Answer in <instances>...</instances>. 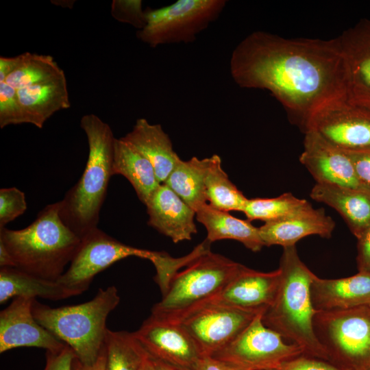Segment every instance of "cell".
<instances>
[{
    "label": "cell",
    "instance_id": "24",
    "mask_svg": "<svg viewBox=\"0 0 370 370\" xmlns=\"http://www.w3.org/2000/svg\"><path fill=\"white\" fill-rule=\"evenodd\" d=\"M196 219L207 231L206 240L210 243L231 239L241 243L249 250L257 252L264 246L259 227L249 221L238 219L229 212L217 209L208 203L196 211Z\"/></svg>",
    "mask_w": 370,
    "mask_h": 370
},
{
    "label": "cell",
    "instance_id": "26",
    "mask_svg": "<svg viewBox=\"0 0 370 370\" xmlns=\"http://www.w3.org/2000/svg\"><path fill=\"white\" fill-rule=\"evenodd\" d=\"M79 294L59 283L42 279L15 267L0 269V303L16 297H27L58 301Z\"/></svg>",
    "mask_w": 370,
    "mask_h": 370
},
{
    "label": "cell",
    "instance_id": "8",
    "mask_svg": "<svg viewBox=\"0 0 370 370\" xmlns=\"http://www.w3.org/2000/svg\"><path fill=\"white\" fill-rule=\"evenodd\" d=\"M225 0H177L156 9L145 10V26L137 38L154 48L161 45L190 43L197 36L218 19Z\"/></svg>",
    "mask_w": 370,
    "mask_h": 370
},
{
    "label": "cell",
    "instance_id": "18",
    "mask_svg": "<svg viewBox=\"0 0 370 370\" xmlns=\"http://www.w3.org/2000/svg\"><path fill=\"white\" fill-rule=\"evenodd\" d=\"M148 225L175 243L190 241L197 232L195 211L166 184H160L145 204Z\"/></svg>",
    "mask_w": 370,
    "mask_h": 370
},
{
    "label": "cell",
    "instance_id": "40",
    "mask_svg": "<svg viewBox=\"0 0 370 370\" xmlns=\"http://www.w3.org/2000/svg\"><path fill=\"white\" fill-rule=\"evenodd\" d=\"M195 370H245L232 363L217 359L211 356H202L198 360Z\"/></svg>",
    "mask_w": 370,
    "mask_h": 370
},
{
    "label": "cell",
    "instance_id": "19",
    "mask_svg": "<svg viewBox=\"0 0 370 370\" xmlns=\"http://www.w3.org/2000/svg\"><path fill=\"white\" fill-rule=\"evenodd\" d=\"M310 297L317 311L370 306V273L359 271L338 279H323L314 275Z\"/></svg>",
    "mask_w": 370,
    "mask_h": 370
},
{
    "label": "cell",
    "instance_id": "30",
    "mask_svg": "<svg viewBox=\"0 0 370 370\" xmlns=\"http://www.w3.org/2000/svg\"><path fill=\"white\" fill-rule=\"evenodd\" d=\"M64 73L52 56L25 52L21 54L18 65L5 82L18 90Z\"/></svg>",
    "mask_w": 370,
    "mask_h": 370
},
{
    "label": "cell",
    "instance_id": "31",
    "mask_svg": "<svg viewBox=\"0 0 370 370\" xmlns=\"http://www.w3.org/2000/svg\"><path fill=\"white\" fill-rule=\"evenodd\" d=\"M310 207L307 200L286 193L273 198L248 199L243 212L249 221L261 220L267 223L288 218Z\"/></svg>",
    "mask_w": 370,
    "mask_h": 370
},
{
    "label": "cell",
    "instance_id": "36",
    "mask_svg": "<svg viewBox=\"0 0 370 370\" xmlns=\"http://www.w3.org/2000/svg\"><path fill=\"white\" fill-rule=\"evenodd\" d=\"M276 370H343L333 364L304 354L284 362Z\"/></svg>",
    "mask_w": 370,
    "mask_h": 370
},
{
    "label": "cell",
    "instance_id": "9",
    "mask_svg": "<svg viewBox=\"0 0 370 370\" xmlns=\"http://www.w3.org/2000/svg\"><path fill=\"white\" fill-rule=\"evenodd\" d=\"M263 313L254 320L230 343L211 356L245 370H276L284 362L304 354L303 349L287 344L262 321Z\"/></svg>",
    "mask_w": 370,
    "mask_h": 370
},
{
    "label": "cell",
    "instance_id": "5",
    "mask_svg": "<svg viewBox=\"0 0 370 370\" xmlns=\"http://www.w3.org/2000/svg\"><path fill=\"white\" fill-rule=\"evenodd\" d=\"M119 301L117 288L110 286L77 305L51 308L34 299L32 313L40 325L71 348L78 361L91 365L104 348L107 318Z\"/></svg>",
    "mask_w": 370,
    "mask_h": 370
},
{
    "label": "cell",
    "instance_id": "13",
    "mask_svg": "<svg viewBox=\"0 0 370 370\" xmlns=\"http://www.w3.org/2000/svg\"><path fill=\"white\" fill-rule=\"evenodd\" d=\"M149 356L182 370H195L202 356L180 323L150 315L134 332Z\"/></svg>",
    "mask_w": 370,
    "mask_h": 370
},
{
    "label": "cell",
    "instance_id": "25",
    "mask_svg": "<svg viewBox=\"0 0 370 370\" xmlns=\"http://www.w3.org/2000/svg\"><path fill=\"white\" fill-rule=\"evenodd\" d=\"M112 171L130 182L145 205L160 184L151 163L121 138L114 140Z\"/></svg>",
    "mask_w": 370,
    "mask_h": 370
},
{
    "label": "cell",
    "instance_id": "7",
    "mask_svg": "<svg viewBox=\"0 0 370 370\" xmlns=\"http://www.w3.org/2000/svg\"><path fill=\"white\" fill-rule=\"evenodd\" d=\"M317 340L328 360L343 370H370V306L317 311Z\"/></svg>",
    "mask_w": 370,
    "mask_h": 370
},
{
    "label": "cell",
    "instance_id": "34",
    "mask_svg": "<svg viewBox=\"0 0 370 370\" xmlns=\"http://www.w3.org/2000/svg\"><path fill=\"white\" fill-rule=\"evenodd\" d=\"M27 209L25 193L16 187L0 189V228L23 214Z\"/></svg>",
    "mask_w": 370,
    "mask_h": 370
},
{
    "label": "cell",
    "instance_id": "23",
    "mask_svg": "<svg viewBox=\"0 0 370 370\" xmlns=\"http://www.w3.org/2000/svg\"><path fill=\"white\" fill-rule=\"evenodd\" d=\"M25 123L42 129L54 113L71 107L65 74L17 90Z\"/></svg>",
    "mask_w": 370,
    "mask_h": 370
},
{
    "label": "cell",
    "instance_id": "42",
    "mask_svg": "<svg viewBox=\"0 0 370 370\" xmlns=\"http://www.w3.org/2000/svg\"><path fill=\"white\" fill-rule=\"evenodd\" d=\"M106 350L104 348L95 363L91 365L82 364L75 358L73 362L72 370H105Z\"/></svg>",
    "mask_w": 370,
    "mask_h": 370
},
{
    "label": "cell",
    "instance_id": "32",
    "mask_svg": "<svg viewBox=\"0 0 370 370\" xmlns=\"http://www.w3.org/2000/svg\"><path fill=\"white\" fill-rule=\"evenodd\" d=\"M210 244L206 239L189 254L177 258L171 257L166 252L156 251L151 262L153 264L156 271L154 280L158 284L162 295L166 292L171 281L179 269L183 267H186L201 254L210 250Z\"/></svg>",
    "mask_w": 370,
    "mask_h": 370
},
{
    "label": "cell",
    "instance_id": "44",
    "mask_svg": "<svg viewBox=\"0 0 370 370\" xmlns=\"http://www.w3.org/2000/svg\"><path fill=\"white\" fill-rule=\"evenodd\" d=\"M149 358H151L153 363L154 370H182L160 360L152 358L150 356Z\"/></svg>",
    "mask_w": 370,
    "mask_h": 370
},
{
    "label": "cell",
    "instance_id": "39",
    "mask_svg": "<svg viewBox=\"0 0 370 370\" xmlns=\"http://www.w3.org/2000/svg\"><path fill=\"white\" fill-rule=\"evenodd\" d=\"M357 239L356 260L358 271L370 273V226Z\"/></svg>",
    "mask_w": 370,
    "mask_h": 370
},
{
    "label": "cell",
    "instance_id": "2",
    "mask_svg": "<svg viewBox=\"0 0 370 370\" xmlns=\"http://www.w3.org/2000/svg\"><path fill=\"white\" fill-rule=\"evenodd\" d=\"M0 242L10 253L15 268L58 281L77 253L82 238L62 221L57 201L46 206L23 229L0 228Z\"/></svg>",
    "mask_w": 370,
    "mask_h": 370
},
{
    "label": "cell",
    "instance_id": "12",
    "mask_svg": "<svg viewBox=\"0 0 370 370\" xmlns=\"http://www.w3.org/2000/svg\"><path fill=\"white\" fill-rule=\"evenodd\" d=\"M264 311L224 305H206L180 323L193 339L202 356H212L234 340Z\"/></svg>",
    "mask_w": 370,
    "mask_h": 370
},
{
    "label": "cell",
    "instance_id": "35",
    "mask_svg": "<svg viewBox=\"0 0 370 370\" xmlns=\"http://www.w3.org/2000/svg\"><path fill=\"white\" fill-rule=\"evenodd\" d=\"M140 0H114L111 14L117 21L128 23L138 30L146 25V13Z\"/></svg>",
    "mask_w": 370,
    "mask_h": 370
},
{
    "label": "cell",
    "instance_id": "37",
    "mask_svg": "<svg viewBox=\"0 0 370 370\" xmlns=\"http://www.w3.org/2000/svg\"><path fill=\"white\" fill-rule=\"evenodd\" d=\"M46 362L43 370H72L75 354L68 345L60 350L46 351Z\"/></svg>",
    "mask_w": 370,
    "mask_h": 370
},
{
    "label": "cell",
    "instance_id": "20",
    "mask_svg": "<svg viewBox=\"0 0 370 370\" xmlns=\"http://www.w3.org/2000/svg\"><path fill=\"white\" fill-rule=\"evenodd\" d=\"M335 227L333 219L325 214L324 210L312 207L288 218L264 223L259 227L264 246H295L301 238L318 235L330 238Z\"/></svg>",
    "mask_w": 370,
    "mask_h": 370
},
{
    "label": "cell",
    "instance_id": "6",
    "mask_svg": "<svg viewBox=\"0 0 370 370\" xmlns=\"http://www.w3.org/2000/svg\"><path fill=\"white\" fill-rule=\"evenodd\" d=\"M243 264L210 250L177 272L151 315L179 323L204 307L241 271Z\"/></svg>",
    "mask_w": 370,
    "mask_h": 370
},
{
    "label": "cell",
    "instance_id": "1",
    "mask_svg": "<svg viewBox=\"0 0 370 370\" xmlns=\"http://www.w3.org/2000/svg\"><path fill=\"white\" fill-rule=\"evenodd\" d=\"M230 71L238 86L271 92L303 130L316 110L346 95L338 38H286L255 31L233 50Z\"/></svg>",
    "mask_w": 370,
    "mask_h": 370
},
{
    "label": "cell",
    "instance_id": "22",
    "mask_svg": "<svg viewBox=\"0 0 370 370\" xmlns=\"http://www.w3.org/2000/svg\"><path fill=\"white\" fill-rule=\"evenodd\" d=\"M310 195L336 210L356 238L370 226V189L317 183Z\"/></svg>",
    "mask_w": 370,
    "mask_h": 370
},
{
    "label": "cell",
    "instance_id": "17",
    "mask_svg": "<svg viewBox=\"0 0 370 370\" xmlns=\"http://www.w3.org/2000/svg\"><path fill=\"white\" fill-rule=\"evenodd\" d=\"M280 281L279 268L271 272H260L243 265L238 274L206 305H224L265 312L276 297Z\"/></svg>",
    "mask_w": 370,
    "mask_h": 370
},
{
    "label": "cell",
    "instance_id": "38",
    "mask_svg": "<svg viewBox=\"0 0 370 370\" xmlns=\"http://www.w3.org/2000/svg\"><path fill=\"white\" fill-rule=\"evenodd\" d=\"M346 153L351 160L358 179L370 189V149Z\"/></svg>",
    "mask_w": 370,
    "mask_h": 370
},
{
    "label": "cell",
    "instance_id": "10",
    "mask_svg": "<svg viewBox=\"0 0 370 370\" xmlns=\"http://www.w3.org/2000/svg\"><path fill=\"white\" fill-rule=\"evenodd\" d=\"M156 253L122 243L97 227L82 238L69 267L58 282L81 295L97 274L116 262L130 256L151 261Z\"/></svg>",
    "mask_w": 370,
    "mask_h": 370
},
{
    "label": "cell",
    "instance_id": "14",
    "mask_svg": "<svg viewBox=\"0 0 370 370\" xmlns=\"http://www.w3.org/2000/svg\"><path fill=\"white\" fill-rule=\"evenodd\" d=\"M337 38L345 66L346 97L370 112V19L360 20Z\"/></svg>",
    "mask_w": 370,
    "mask_h": 370
},
{
    "label": "cell",
    "instance_id": "11",
    "mask_svg": "<svg viewBox=\"0 0 370 370\" xmlns=\"http://www.w3.org/2000/svg\"><path fill=\"white\" fill-rule=\"evenodd\" d=\"M312 130L345 151L370 149V112L346 95L328 101L308 118L304 131Z\"/></svg>",
    "mask_w": 370,
    "mask_h": 370
},
{
    "label": "cell",
    "instance_id": "27",
    "mask_svg": "<svg viewBox=\"0 0 370 370\" xmlns=\"http://www.w3.org/2000/svg\"><path fill=\"white\" fill-rule=\"evenodd\" d=\"M204 185L210 206L226 212H243L248 199L230 181L217 154L206 158Z\"/></svg>",
    "mask_w": 370,
    "mask_h": 370
},
{
    "label": "cell",
    "instance_id": "3",
    "mask_svg": "<svg viewBox=\"0 0 370 370\" xmlns=\"http://www.w3.org/2000/svg\"><path fill=\"white\" fill-rule=\"evenodd\" d=\"M80 127L88 144V156L78 182L59 201V214L81 238L97 228L99 213L112 176L115 137L110 125L94 114L84 115Z\"/></svg>",
    "mask_w": 370,
    "mask_h": 370
},
{
    "label": "cell",
    "instance_id": "45",
    "mask_svg": "<svg viewBox=\"0 0 370 370\" xmlns=\"http://www.w3.org/2000/svg\"><path fill=\"white\" fill-rule=\"evenodd\" d=\"M140 370H154L153 363L151 362V358L149 356V354H148V357L145 360Z\"/></svg>",
    "mask_w": 370,
    "mask_h": 370
},
{
    "label": "cell",
    "instance_id": "41",
    "mask_svg": "<svg viewBox=\"0 0 370 370\" xmlns=\"http://www.w3.org/2000/svg\"><path fill=\"white\" fill-rule=\"evenodd\" d=\"M21 60V55L7 58L0 57V82H5L6 78L16 69Z\"/></svg>",
    "mask_w": 370,
    "mask_h": 370
},
{
    "label": "cell",
    "instance_id": "29",
    "mask_svg": "<svg viewBox=\"0 0 370 370\" xmlns=\"http://www.w3.org/2000/svg\"><path fill=\"white\" fill-rule=\"evenodd\" d=\"M105 370H140L148 354L134 332L108 330Z\"/></svg>",
    "mask_w": 370,
    "mask_h": 370
},
{
    "label": "cell",
    "instance_id": "21",
    "mask_svg": "<svg viewBox=\"0 0 370 370\" xmlns=\"http://www.w3.org/2000/svg\"><path fill=\"white\" fill-rule=\"evenodd\" d=\"M121 138L151 163L160 184L166 182L181 160L162 126L145 118L138 119L132 130Z\"/></svg>",
    "mask_w": 370,
    "mask_h": 370
},
{
    "label": "cell",
    "instance_id": "33",
    "mask_svg": "<svg viewBox=\"0 0 370 370\" xmlns=\"http://www.w3.org/2000/svg\"><path fill=\"white\" fill-rule=\"evenodd\" d=\"M25 123L17 90L0 82V127Z\"/></svg>",
    "mask_w": 370,
    "mask_h": 370
},
{
    "label": "cell",
    "instance_id": "4",
    "mask_svg": "<svg viewBox=\"0 0 370 370\" xmlns=\"http://www.w3.org/2000/svg\"><path fill=\"white\" fill-rule=\"evenodd\" d=\"M279 269L280 287L273 303L262 316V323L301 347L304 355L328 360L313 328L317 310L311 301L310 284L315 274L301 260L295 245L284 247Z\"/></svg>",
    "mask_w": 370,
    "mask_h": 370
},
{
    "label": "cell",
    "instance_id": "15",
    "mask_svg": "<svg viewBox=\"0 0 370 370\" xmlns=\"http://www.w3.org/2000/svg\"><path fill=\"white\" fill-rule=\"evenodd\" d=\"M35 298L14 297L0 312V353L16 347H38L56 352L65 344L40 325L32 313Z\"/></svg>",
    "mask_w": 370,
    "mask_h": 370
},
{
    "label": "cell",
    "instance_id": "43",
    "mask_svg": "<svg viewBox=\"0 0 370 370\" xmlns=\"http://www.w3.org/2000/svg\"><path fill=\"white\" fill-rule=\"evenodd\" d=\"M0 267H14V264L10 253L1 242H0Z\"/></svg>",
    "mask_w": 370,
    "mask_h": 370
},
{
    "label": "cell",
    "instance_id": "16",
    "mask_svg": "<svg viewBox=\"0 0 370 370\" xmlns=\"http://www.w3.org/2000/svg\"><path fill=\"white\" fill-rule=\"evenodd\" d=\"M304 133V151L299 160L317 183L368 188L358 179L346 151L314 131L306 130Z\"/></svg>",
    "mask_w": 370,
    "mask_h": 370
},
{
    "label": "cell",
    "instance_id": "28",
    "mask_svg": "<svg viewBox=\"0 0 370 370\" xmlns=\"http://www.w3.org/2000/svg\"><path fill=\"white\" fill-rule=\"evenodd\" d=\"M205 169L206 158L193 157L187 161L181 160L164 183L195 212L208 201L204 185Z\"/></svg>",
    "mask_w": 370,
    "mask_h": 370
}]
</instances>
